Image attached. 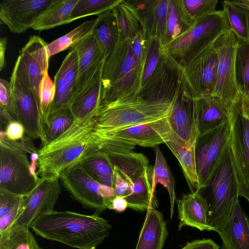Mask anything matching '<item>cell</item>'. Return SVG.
Returning a JSON list of instances; mask_svg holds the SVG:
<instances>
[{"mask_svg": "<svg viewBox=\"0 0 249 249\" xmlns=\"http://www.w3.org/2000/svg\"><path fill=\"white\" fill-rule=\"evenodd\" d=\"M168 235L162 214L155 208L147 211L136 249H162Z\"/></svg>", "mask_w": 249, "mask_h": 249, "instance_id": "cell-26", "label": "cell"}, {"mask_svg": "<svg viewBox=\"0 0 249 249\" xmlns=\"http://www.w3.org/2000/svg\"><path fill=\"white\" fill-rule=\"evenodd\" d=\"M181 249H219V246L211 239H203L188 243Z\"/></svg>", "mask_w": 249, "mask_h": 249, "instance_id": "cell-46", "label": "cell"}, {"mask_svg": "<svg viewBox=\"0 0 249 249\" xmlns=\"http://www.w3.org/2000/svg\"><path fill=\"white\" fill-rule=\"evenodd\" d=\"M230 145L240 183L249 181V105L240 94L230 109Z\"/></svg>", "mask_w": 249, "mask_h": 249, "instance_id": "cell-11", "label": "cell"}, {"mask_svg": "<svg viewBox=\"0 0 249 249\" xmlns=\"http://www.w3.org/2000/svg\"><path fill=\"white\" fill-rule=\"evenodd\" d=\"M0 188L24 196L36 186L38 179L30 173L26 153L0 143Z\"/></svg>", "mask_w": 249, "mask_h": 249, "instance_id": "cell-12", "label": "cell"}, {"mask_svg": "<svg viewBox=\"0 0 249 249\" xmlns=\"http://www.w3.org/2000/svg\"><path fill=\"white\" fill-rule=\"evenodd\" d=\"M75 120L70 104L45 115L43 118L44 145L61 135L72 125Z\"/></svg>", "mask_w": 249, "mask_h": 249, "instance_id": "cell-33", "label": "cell"}, {"mask_svg": "<svg viewBox=\"0 0 249 249\" xmlns=\"http://www.w3.org/2000/svg\"><path fill=\"white\" fill-rule=\"evenodd\" d=\"M240 181L230 142L205 184L197 192L208 206L207 222L217 231L239 200Z\"/></svg>", "mask_w": 249, "mask_h": 249, "instance_id": "cell-5", "label": "cell"}, {"mask_svg": "<svg viewBox=\"0 0 249 249\" xmlns=\"http://www.w3.org/2000/svg\"><path fill=\"white\" fill-rule=\"evenodd\" d=\"M60 183L71 197L87 209L99 214L109 207L116 196L113 188L103 185L91 177L79 162L63 172Z\"/></svg>", "mask_w": 249, "mask_h": 249, "instance_id": "cell-7", "label": "cell"}, {"mask_svg": "<svg viewBox=\"0 0 249 249\" xmlns=\"http://www.w3.org/2000/svg\"><path fill=\"white\" fill-rule=\"evenodd\" d=\"M44 40L38 36H31L19 52L12 73L17 79L29 89L40 102L39 89L46 67L49 65Z\"/></svg>", "mask_w": 249, "mask_h": 249, "instance_id": "cell-9", "label": "cell"}, {"mask_svg": "<svg viewBox=\"0 0 249 249\" xmlns=\"http://www.w3.org/2000/svg\"><path fill=\"white\" fill-rule=\"evenodd\" d=\"M239 196L246 198L249 203V181L240 184Z\"/></svg>", "mask_w": 249, "mask_h": 249, "instance_id": "cell-51", "label": "cell"}, {"mask_svg": "<svg viewBox=\"0 0 249 249\" xmlns=\"http://www.w3.org/2000/svg\"><path fill=\"white\" fill-rule=\"evenodd\" d=\"M164 47L165 46L162 44L160 40L156 37L149 36L148 47L141 78L140 92L153 74L158 64Z\"/></svg>", "mask_w": 249, "mask_h": 249, "instance_id": "cell-39", "label": "cell"}, {"mask_svg": "<svg viewBox=\"0 0 249 249\" xmlns=\"http://www.w3.org/2000/svg\"><path fill=\"white\" fill-rule=\"evenodd\" d=\"M121 0H78L70 18V23L76 19L92 15H100L112 10Z\"/></svg>", "mask_w": 249, "mask_h": 249, "instance_id": "cell-38", "label": "cell"}, {"mask_svg": "<svg viewBox=\"0 0 249 249\" xmlns=\"http://www.w3.org/2000/svg\"><path fill=\"white\" fill-rule=\"evenodd\" d=\"M159 121L95 134L102 137L119 140L135 146L155 147L159 144L164 143L159 130Z\"/></svg>", "mask_w": 249, "mask_h": 249, "instance_id": "cell-23", "label": "cell"}, {"mask_svg": "<svg viewBox=\"0 0 249 249\" xmlns=\"http://www.w3.org/2000/svg\"><path fill=\"white\" fill-rule=\"evenodd\" d=\"M60 182L57 177L39 178L33 190L23 197L21 212L12 227L30 229L40 215L53 210L61 193Z\"/></svg>", "mask_w": 249, "mask_h": 249, "instance_id": "cell-13", "label": "cell"}, {"mask_svg": "<svg viewBox=\"0 0 249 249\" xmlns=\"http://www.w3.org/2000/svg\"><path fill=\"white\" fill-rule=\"evenodd\" d=\"M103 66L71 101L70 107L76 120H82L98 112L101 101Z\"/></svg>", "mask_w": 249, "mask_h": 249, "instance_id": "cell-25", "label": "cell"}, {"mask_svg": "<svg viewBox=\"0 0 249 249\" xmlns=\"http://www.w3.org/2000/svg\"><path fill=\"white\" fill-rule=\"evenodd\" d=\"M229 121L219 127L197 136L195 156L199 188L210 177L230 142Z\"/></svg>", "mask_w": 249, "mask_h": 249, "instance_id": "cell-14", "label": "cell"}, {"mask_svg": "<svg viewBox=\"0 0 249 249\" xmlns=\"http://www.w3.org/2000/svg\"><path fill=\"white\" fill-rule=\"evenodd\" d=\"M96 18L92 34L107 59L118 40L119 31L117 21L112 10L99 15Z\"/></svg>", "mask_w": 249, "mask_h": 249, "instance_id": "cell-30", "label": "cell"}, {"mask_svg": "<svg viewBox=\"0 0 249 249\" xmlns=\"http://www.w3.org/2000/svg\"><path fill=\"white\" fill-rule=\"evenodd\" d=\"M166 119L171 129L178 137L189 144H195L197 127L194 102L181 91Z\"/></svg>", "mask_w": 249, "mask_h": 249, "instance_id": "cell-19", "label": "cell"}, {"mask_svg": "<svg viewBox=\"0 0 249 249\" xmlns=\"http://www.w3.org/2000/svg\"><path fill=\"white\" fill-rule=\"evenodd\" d=\"M0 249H43L29 229L14 226L0 234Z\"/></svg>", "mask_w": 249, "mask_h": 249, "instance_id": "cell-36", "label": "cell"}, {"mask_svg": "<svg viewBox=\"0 0 249 249\" xmlns=\"http://www.w3.org/2000/svg\"><path fill=\"white\" fill-rule=\"evenodd\" d=\"M170 0H147L131 3L142 28L150 36L160 40L166 46L165 33Z\"/></svg>", "mask_w": 249, "mask_h": 249, "instance_id": "cell-20", "label": "cell"}, {"mask_svg": "<svg viewBox=\"0 0 249 249\" xmlns=\"http://www.w3.org/2000/svg\"><path fill=\"white\" fill-rule=\"evenodd\" d=\"M235 73L240 94L249 90V41L239 39L235 57Z\"/></svg>", "mask_w": 249, "mask_h": 249, "instance_id": "cell-37", "label": "cell"}, {"mask_svg": "<svg viewBox=\"0 0 249 249\" xmlns=\"http://www.w3.org/2000/svg\"><path fill=\"white\" fill-rule=\"evenodd\" d=\"M72 49L76 51L78 60L75 96L104 65L106 58L92 32L78 41Z\"/></svg>", "mask_w": 249, "mask_h": 249, "instance_id": "cell-18", "label": "cell"}, {"mask_svg": "<svg viewBox=\"0 0 249 249\" xmlns=\"http://www.w3.org/2000/svg\"><path fill=\"white\" fill-rule=\"evenodd\" d=\"M154 149L156 160L153 167L152 193L154 196L156 187L158 183L161 184L166 188L169 196L170 217L172 218L176 201L174 179L166 159L160 148L157 146L154 147Z\"/></svg>", "mask_w": 249, "mask_h": 249, "instance_id": "cell-34", "label": "cell"}, {"mask_svg": "<svg viewBox=\"0 0 249 249\" xmlns=\"http://www.w3.org/2000/svg\"><path fill=\"white\" fill-rule=\"evenodd\" d=\"M196 117L197 136L214 129L229 121L231 104L210 95L193 100Z\"/></svg>", "mask_w": 249, "mask_h": 249, "instance_id": "cell-21", "label": "cell"}, {"mask_svg": "<svg viewBox=\"0 0 249 249\" xmlns=\"http://www.w3.org/2000/svg\"><path fill=\"white\" fill-rule=\"evenodd\" d=\"M153 167L149 166L142 175L128 179L127 181L131 189V194L125 198L128 207L136 211H148L156 205L152 193Z\"/></svg>", "mask_w": 249, "mask_h": 249, "instance_id": "cell-27", "label": "cell"}, {"mask_svg": "<svg viewBox=\"0 0 249 249\" xmlns=\"http://www.w3.org/2000/svg\"><path fill=\"white\" fill-rule=\"evenodd\" d=\"M48 68L49 65L46 68L39 89V99L43 118L53 101L55 95V86L54 82L49 76Z\"/></svg>", "mask_w": 249, "mask_h": 249, "instance_id": "cell-41", "label": "cell"}, {"mask_svg": "<svg viewBox=\"0 0 249 249\" xmlns=\"http://www.w3.org/2000/svg\"><path fill=\"white\" fill-rule=\"evenodd\" d=\"M240 94L242 100L249 105V90Z\"/></svg>", "mask_w": 249, "mask_h": 249, "instance_id": "cell-52", "label": "cell"}, {"mask_svg": "<svg viewBox=\"0 0 249 249\" xmlns=\"http://www.w3.org/2000/svg\"><path fill=\"white\" fill-rule=\"evenodd\" d=\"M79 162L97 182L113 188L114 167L106 152L101 148L97 149L88 154Z\"/></svg>", "mask_w": 249, "mask_h": 249, "instance_id": "cell-29", "label": "cell"}, {"mask_svg": "<svg viewBox=\"0 0 249 249\" xmlns=\"http://www.w3.org/2000/svg\"><path fill=\"white\" fill-rule=\"evenodd\" d=\"M179 229L190 226L200 231H211L207 222L208 206L197 191L183 194L177 200Z\"/></svg>", "mask_w": 249, "mask_h": 249, "instance_id": "cell-24", "label": "cell"}, {"mask_svg": "<svg viewBox=\"0 0 249 249\" xmlns=\"http://www.w3.org/2000/svg\"><path fill=\"white\" fill-rule=\"evenodd\" d=\"M188 30L181 19L176 0H170L166 27V45Z\"/></svg>", "mask_w": 249, "mask_h": 249, "instance_id": "cell-40", "label": "cell"}, {"mask_svg": "<svg viewBox=\"0 0 249 249\" xmlns=\"http://www.w3.org/2000/svg\"><path fill=\"white\" fill-rule=\"evenodd\" d=\"M179 92L160 96L134 95L101 106L95 116L94 131L103 134L166 118Z\"/></svg>", "mask_w": 249, "mask_h": 249, "instance_id": "cell-3", "label": "cell"}, {"mask_svg": "<svg viewBox=\"0 0 249 249\" xmlns=\"http://www.w3.org/2000/svg\"><path fill=\"white\" fill-rule=\"evenodd\" d=\"M37 235L76 249H96L111 226L97 213L85 214L53 210L40 215L31 228Z\"/></svg>", "mask_w": 249, "mask_h": 249, "instance_id": "cell-1", "label": "cell"}, {"mask_svg": "<svg viewBox=\"0 0 249 249\" xmlns=\"http://www.w3.org/2000/svg\"><path fill=\"white\" fill-rule=\"evenodd\" d=\"M230 29L224 10H217L199 20L186 33L165 46L172 59L184 68Z\"/></svg>", "mask_w": 249, "mask_h": 249, "instance_id": "cell-6", "label": "cell"}, {"mask_svg": "<svg viewBox=\"0 0 249 249\" xmlns=\"http://www.w3.org/2000/svg\"><path fill=\"white\" fill-rule=\"evenodd\" d=\"M239 38L230 29L212 45L218 55L213 95L231 104L239 97L235 73V57Z\"/></svg>", "mask_w": 249, "mask_h": 249, "instance_id": "cell-10", "label": "cell"}, {"mask_svg": "<svg viewBox=\"0 0 249 249\" xmlns=\"http://www.w3.org/2000/svg\"><path fill=\"white\" fill-rule=\"evenodd\" d=\"M114 172L113 188L116 196L126 198L131 193V186L114 168Z\"/></svg>", "mask_w": 249, "mask_h": 249, "instance_id": "cell-44", "label": "cell"}, {"mask_svg": "<svg viewBox=\"0 0 249 249\" xmlns=\"http://www.w3.org/2000/svg\"><path fill=\"white\" fill-rule=\"evenodd\" d=\"M7 45V38H0V71H1L6 66L5 54Z\"/></svg>", "mask_w": 249, "mask_h": 249, "instance_id": "cell-49", "label": "cell"}, {"mask_svg": "<svg viewBox=\"0 0 249 249\" xmlns=\"http://www.w3.org/2000/svg\"><path fill=\"white\" fill-rule=\"evenodd\" d=\"M33 140V139L26 133L23 138L20 140V142L22 145V151L24 153L31 154L33 153L38 151V150L34 146Z\"/></svg>", "mask_w": 249, "mask_h": 249, "instance_id": "cell-47", "label": "cell"}, {"mask_svg": "<svg viewBox=\"0 0 249 249\" xmlns=\"http://www.w3.org/2000/svg\"><path fill=\"white\" fill-rule=\"evenodd\" d=\"M230 29L239 39L249 41V0L223 1Z\"/></svg>", "mask_w": 249, "mask_h": 249, "instance_id": "cell-31", "label": "cell"}, {"mask_svg": "<svg viewBox=\"0 0 249 249\" xmlns=\"http://www.w3.org/2000/svg\"><path fill=\"white\" fill-rule=\"evenodd\" d=\"M181 19L185 25L191 29L205 17L217 11V0H176Z\"/></svg>", "mask_w": 249, "mask_h": 249, "instance_id": "cell-32", "label": "cell"}, {"mask_svg": "<svg viewBox=\"0 0 249 249\" xmlns=\"http://www.w3.org/2000/svg\"><path fill=\"white\" fill-rule=\"evenodd\" d=\"M217 232L222 240V249H249V219L239 200Z\"/></svg>", "mask_w": 249, "mask_h": 249, "instance_id": "cell-22", "label": "cell"}, {"mask_svg": "<svg viewBox=\"0 0 249 249\" xmlns=\"http://www.w3.org/2000/svg\"><path fill=\"white\" fill-rule=\"evenodd\" d=\"M167 117L160 120V134L164 143L178 160L191 193H195L199 188L196 166L195 144H189L178 137L170 127Z\"/></svg>", "mask_w": 249, "mask_h": 249, "instance_id": "cell-17", "label": "cell"}, {"mask_svg": "<svg viewBox=\"0 0 249 249\" xmlns=\"http://www.w3.org/2000/svg\"><path fill=\"white\" fill-rule=\"evenodd\" d=\"M23 197L0 188V217L11 211L20 202Z\"/></svg>", "mask_w": 249, "mask_h": 249, "instance_id": "cell-43", "label": "cell"}, {"mask_svg": "<svg viewBox=\"0 0 249 249\" xmlns=\"http://www.w3.org/2000/svg\"><path fill=\"white\" fill-rule=\"evenodd\" d=\"M31 162L30 164V173L31 175L36 179L39 178L37 175V161L38 160V154L37 152L33 153L30 156Z\"/></svg>", "mask_w": 249, "mask_h": 249, "instance_id": "cell-50", "label": "cell"}, {"mask_svg": "<svg viewBox=\"0 0 249 249\" xmlns=\"http://www.w3.org/2000/svg\"><path fill=\"white\" fill-rule=\"evenodd\" d=\"M96 21L97 18L87 20L67 34L47 44L46 50L49 59L61 52L71 50L78 41L90 34Z\"/></svg>", "mask_w": 249, "mask_h": 249, "instance_id": "cell-35", "label": "cell"}, {"mask_svg": "<svg viewBox=\"0 0 249 249\" xmlns=\"http://www.w3.org/2000/svg\"><path fill=\"white\" fill-rule=\"evenodd\" d=\"M10 84L15 103L17 120L23 125L25 133L33 139H40L45 143L43 116L41 105L33 92L12 74Z\"/></svg>", "mask_w": 249, "mask_h": 249, "instance_id": "cell-15", "label": "cell"}, {"mask_svg": "<svg viewBox=\"0 0 249 249\" xmlns=\"http://www.w3.org/2000/svg\"><path fill=\"white\" fill-rule=\"evenodd\" d=\"M97 113L82 120H75L61 135L38 150V176L59 178L63 172L79 163L88 154L100 148L94 131Z\"/></svg>", "mask_w": 249, "mask_h": 249, "instance_id": "cell-2", "label": "cell"}, {"mask_svg": "<svg viewBox=\"0 0 249 249\" xmlns=\"http://www.w3.org/2000/svg\"><path fill=\"white\" fill-rule=\"evenodd\" d=\"M127 207L128 203L125 198L116 196L111 201L109 209L118 212H123Z\"/></svg>", "mask_w": 249, "mask_h": 249, "instance_id": "cell-48", "label": "cell"}, {"mask_svg": "<svg viewBox=\"0 0 249 249\" xmlns=\"http://www.w3.org/2000/svg\"><path fill=\"white\" fill-rule=\"evenodd\" d=\"M78 0H53L39 16L32 28L41 31L70 23L71 12Z\"/></svg>", "mask_w": 249, "mask_h": 249, "instance_id": "cell-28", "label": "cell"}, {"mask_svg": "<svg viewBox=\"0 0 249 249\" xmlns=\"http://www.w3.org/2000/svg\"><path fill=\"white\" fill-rule=\"evenodd\" d=\"M53 0H2L0 19L14 33L21 34L32 28L39 16Z\"/></svg>", "mask_w": 249, "mask_h": 249, "instance_id": "cell-16", "label": "cell"}, {"mask_svg": "<svg viewBox=\"0 0 249 249\" xmlns=\"http://www.w3.org/2000/svg\"><path fill=\"white\" fill-rule=\"evenodd\" d=\"M0 106L7 110L16 120L15 99L10 82L0 79Z\"/></svg>", "mask_w": 249, "mask_h": 249, "instance_id": "cell-42", "label": "cell"}, {"mask_svg": "<svg viewBox=\"0 0 249 249\" xmlns=\"http://www.w3.org/2000/svg\"><path fill=\"white\" fill-rule=\"evenodd\" d=\"M133 41V37L124 38L119 36L115 46L106 59L100 106L139 94L146 55L142 58L135 55Z\"/></svg>", "mask_w": 249, "mask_h": 249, "instance_id": "cell-4", "label": "cell"}, {"mask_svg": "<svg viewBox=\"0 0 249 249\" xmlns=\"http://www.w3.org/2000/svg\"><path fill=\"white\" fill-rule=\"evenodd\" d=\"M218 62L212 46L182 69L180 91L186 97L194 100L213 95Z\"/></svg>", "mask_w": 249, "mask_h": 249, "instance_id": "cell-8", "label": "cell"}, {"mask_svg": "<svg viewBox=\"0 0 249 249\" xmlns=\"http://www.w3.org/2000/svg\"><path fill=\"white\" fill-rule=\"evenodd\" d=\"M4 131L8 139L16 141L21 140L25 134L23 125L17 120L10 122L6 126Z\"/></svg>", "mask_w": 249, "mask_h": 249, "instance_id": "cell-45", "label": "cell"}]
</instances>
